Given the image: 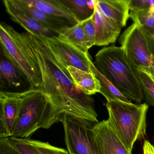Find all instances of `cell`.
<instances>
[{"label": "cell", "mask_w": 154, "mask_h": 154, "mask_svg": "<svg viewBox=\"0 0 154 154\" xmlns=\"http://www.w3.org/2000/svg\"><path fill=\"white\" fill-rule=\"evenodd\" d=\"M24 34L40 71L42 80L40 89L49 98L59 118L66 114L92 128L99 122L93 99L75 85L67 69L57 61L43 38L28 32Z\"/></svg>", "instance_id": "obj_1"}, {"label": "cell", "mask_w": 154, "mask_h": 154, "mask_svg": "<svg viewBox=\"0 0 154 154\" xmlns=\"http://www.w3.org/2000/svg\"><path fill=\"white\" fill-rule=\"evenodd\" d=\"M95 57L98 71L126 98L140 104L144 96L137 71L130 63L123 48L114 45L104 48Z\"/></svg>", "instance_id": "obj_2"}, {"label": "cell", "mask_w": 154, "mask_h": 154, "mask_svg": "<svg viewBox=\"0 0 154 154\" xmlns=\"http://www.w3.org/2000/svg\"><path fill=\"white\" fill-rule=\"evenodd\" d=\"M105 105L109 113V126L131 154L134 143L146 137L148 104L112 101Z\"/></svg>", "instance_id": "obj_3"}, {"label": "cell", "mask_w": 154, "mask_h": 154, "mask_svg": "<svg viewBox=\"0 0 154 154\" xmlns=\"http://www.w3.org/2000/svg\"><path fill=\"white\" fill-rule=\"evenodd\" d=\"M57 111L46 94L38 88L25 91L19 118L11 137L27 138L40 128L60 122Z\"/></svg>", "instance_id": "obj_4"}, {"label": "cell", "mask_w": 154, "mask_h": 154, "mask_svg": "<svg viewBox=\"0 0 154 154\" xmlns=\"http://www.w3.org/2000/svg\"><path fill=\"white\" fill-rule=\"evenodd\" d=\"M0 41L1 50L26 77L29 89L41 88L42 80L39 68L24 33H19L11 26L2 23Z\"/></svg>", "instance_id": "obj_5"}, {"label": "cell", "mask_w": 154, "mask_h": 154, "mask_svg": "<svg viewBox=\"0 0 154 154\" xmlns=\"http://www.w3.org/2000/svg\"><path fill=\"white\" fill-rule=\"evenodd\" d=\"M119 42L127 58L135 70L148 67L151 63V54L142 28L133 23L122 33Z\"/></svg>", "instance_id": "obj_6"}, {"label": "cell", "mask_w": 154, "mask_h": 154, "mask_svg": "<svg viewBox=\"0 0 154 154\" xmlns=\"http://www.w3.org/2000/svg\"><path fill=\"white\" fill-rule=\"evenodd\" d=\"M60 122L63 127L65 141L70 154H99L90 128L66 114L62 116Z\"/></svg>", "instance_id": "obj_7"}, {"label": "cell", "mask_w": 154, "mask_h": 154, "mask_svg": "<svg viewBox=\"0 0 154 154\" xmlns=\"http://www.w3.org/2000/svg\"><path fill=\"white\" fill-rule=\"evenodd\" d=\"M51 54L65 69L69 66L92 72L91 60L89 54H85L70 44L59 39L57 36L43 38Z\"/></svg>", "instance_id": "obj_8"}, {"label": "cell", "mask_w": 154, "mask_h": 154, "mask_svg": "<svg viewBox=\"0 0 154 154\" xmlns=\"http://www.w3.org/2000/svg\"><path fill=\"white\" fill-rule=\"evenodd\" d=\"M25 91H0V139L10 137L20 115Z\"/></svg>", "instance_id": "obj_9"}, {"label": "cell", "mask_w": 154, "mask_h": 154, "mask_svg": "<svg viewBox=\"0 0 154 154\" xmlns=\"http://www.w3.org/2000/svg\"><path fill=\"white\" fill-rule=\"evenodd\" d=\"M99 154H130L111 128L107 120L90 128Z\"/></svg>", "instance_id": "obj_10"}, {"label": "cell", "mask_w": 154, "mask_h": 154, "mask_svg": "<svg viewBox=\"0 0 154 154\" xmlns=\"http://www.w3.org/2000/svg\"><path fill=\"white\" fill-rule=\"evenodd\" d=\"M3 3L11 19L24 28L28 33L38 38L57 36L56 34L44 27L29 14L19 8L12 0H4Z\"/></svg>", "instance_id": "obj_11"}, {"label": "cell", "mask_w": 154, "mask_h": 154, "mask_svg": "<svg viewBox=\"0 0 154 154\" xmlns=\"http://www.w3.org/2000/svg\"><path fill=\"white\" fill-rule=\"evenodd\" d=\"M93 20L95 29V45L106 46L116 42L122 28L107 17L94 0Z\"/></svg>", "instance_id": "obj_12"}, {"label": "cell", "mask_w": 154, "mask_h": 154, "mask_svg": "<svg viewBox=\"0 0 154 154\" xmlns=\"http://www.w3.org/2000/svg\"><path fill=\"white\" fill-rule=\"evenodd\" d=\"M10 145L21 154H70L67 150L38 140L10 137Z\"/></svg>", "instance_id": "obj_13"}, {"label": "cell", "mask_w": 154, "mask_h": 154, "mask_svg": "<svg viewBox=\"0 0 154 154\" xmlns=\"http://www.w3.org/2000/svg\"><path fill=\"white\" fill-rule=\"evenodd\" d=\"M12 1L17 6L29 14L43 26L55 33L57 35L64 29L72 26L66 20L46 13L26 3L25 0Z\"/></svg>", "instance_id": "obj_14"}, {"label": "cell", "mask_w": 154, "mask_h": 154, "mask_svg": "<svg viewBox=\"0 0 154 154\" xmlns=\"http://www.w3.org/2000/svg\"><path fill=\"white\" fill-rule=\"evenodd\" d=\"M130 0H97L104 15L122 28L130 17Z\"/></svg>", "instance_id": "obj_15"}, {"label": "cell", "mask_w": 154, "mask_h": 154, "mask_svg": "<svg viewBox=\"0 0 154 154\" xmlns=\"http://www.w3.org/2000/svg\"><path fill=\"white\" fill-rule=\"evenodd\" d=\"M1 50L0 86L1 90L5 88L19 87L25 81L28 83L19 69Z\"/></svg>", "instance_id": "obj_16"}, {"label": "cell", "mask_w": 154, "mask_h": 154, "mask_svg": "<svg viewBox=\"0 0 154 154\" xmlns=\"http://www.w3.org/2000/svg\"><path fill=\"white\" fill-rule=\"evenodd\" d=\"M25 1L46 13L66 20L72 26L79 23L61 0H25Z\"/></svg>", "instance_id": "obj_17"}, {"label": "cell", "mask_w": 154, "mask_h": 154, "mask_svg": "<svg viewBox=\"0 0 154 154\" xmlns=\"http://www.w3.org/2000/svg\"><path fill=\"white\" fill-rule=\"evenodd\" d=\"M67 71L75 85L86 95H93L100 93V84L93 72H89L69 66Z\"/></svg>", "instance_id": "obj_18"}, {"label": "cell", "mask_w": 154, "mask_h": 154, "mask_svg": "<svg viewBox=\"0 0 154 154\" xmlns=\"http://www.w3.org/2000/svg\"><path fill=\"white\" fill-rule=\"evenodd\" d=\"M57 37L85 54H88L82 22L61 30Z\"/></svg>", "instance_id": "obj_19"}, {"label": "cell", "mask_w": 154, "mask_h": 154, "mask_svg": "<svg viewBox=\"0 0 154 154\" xmlns=\"http://www.w3.org/2000/svg\"><path fill=\"white\" fill-rule=\"evenodd\" d=\"M75 17L78 22H82L93 16L94 0H61Z\"/></svg>", "instance_id": "obj_20"}, {"label": "cell", "mask_w": 154, "mask_h": 154, "mask_svg": "<svg viewBox=\"0 0 154 154\" xmlns=\"http://www.w3.org/2000/svg\"><path fill=\"white\" fill-rule=\"evenodd\" d=\"M91 69L100 81L101 85L100 93L106 98L107 102L119 101L128 103H132L130 100L126 98L103 75L98 71L95 65L93 63L91 65Z\"/></svg>", "instance_id": "obj_21"}, {"label": "cell", "mask_w": 154, "mask_h": 154, "mask_svg": "<svg viewBox=\"0 0 154 154\" xmlns=\"http://www.w3.org/2000/svg\"><path fill=\"white\" fill-rule=\"evenodd\" d=\"M142 86L143 94L148 105L154 108V82L146 72L137 70Z\"/></svg>", "instance_id": "obj_22"}, {"label": "cell", "mask_w": 154, "mask_h": 154, "mask_svg": "<svg viewBox=\"0 0 154 154\" xmlns=\"http://www.w3.org/2000/svg\"><path fill=\"white\" fill-rule=\"evenodd\" d=\"M130 18L134 23L141 27L149 28L154 29V13L144 12H130Z\"/></svg>", "instance_id": "obj_23"}, {"label": "cell", "mask_w": 154, "mask_h": 154, "mask_svg": "<svg viewBox=\"0 0 154 154\" xmlns=\"http://www.w3.org/2000/svg\"><path fill=\"white\" fill-rule=\"evenodd\" d=\"M82 22L83 27L85 44L88 49L95 44V29L93 16Z\"/></svg>", "instance_id": "obj_24"}, {"label": "cell", "mask_w": 154, "mask_h": 154, "mask_svg": "<svg viewBox=\"0 0 154 154\" xmlns=\"http://www.w3.org/2000/svg\"><path fill=\"white\" fill-rule=\"evenodd\" d=\"M131 12L154 13V0H130Z\"/></svg>", "instance_id": "obj_25"}, {"label": "cell", "mask_w": 154, "mask_h": 154, "mask_svg": "<svg viewBox=\"0 0 154 154\" xmlns=\"http://www.w3.org/2000/svg\"><path fill=\"white\" fill-rule=\"evenodd\" d=\"M0 154H21L9 142L8 138L0 139Z\"/></svg>", "instance_id": "obj_26"}, {"label": "cell", "mask_w": 154, "mask_h": 154, "mask_svg": "<svg viewBox=\"0 0 154 154\" xmlns=\"http://www.w3.org/2000/svg\"><path fill=\"white\" fill-rule=\"evenodd\" d=\"M141 28L146 38L150 54L154 57V29L145 27Z\"/></svg>", "instance_id": "obj_27"}, {"label": "cell", "mask_w": 154, "mask_h": 154, "mask_svg": "<svg viewBox=\"0 0 154 154\" xmlns=\"http://www.w3.org/2000/svg\"><path fill=\"white\" fill-rule=\"evenodd\" d=\"M143 70L147 73L154 82V57L151 55V61L148 67H139L137 69Z\"/></svg>", "instance_id": "obj_28"}, {"label": "cell", "mask_w": 154, "mask_h": 154, "mask_svg": "<svg viewBox=\"0 0 154 154\" xmlns=\"http://www.w3.org/2000/svg\"><path fill=\"white\" fill-rule=\"evenodd\" d=\"M143 154H154V146L148 140H145L144 141Z\"/></svg>", "instance_id": "obj_29"}]
</instances>
